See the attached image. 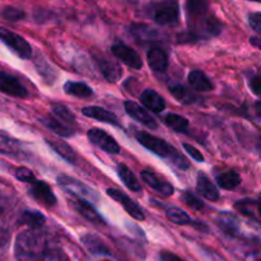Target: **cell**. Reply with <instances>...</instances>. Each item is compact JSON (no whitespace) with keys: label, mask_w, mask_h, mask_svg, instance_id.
Masks as SVG:
<instances>
[{"label":"cell","mask_w":261,"mask_h":261,"mask_svg":"<svg viewBox=\"0 0 261 261\" xmlns=\"http://www.w3.org/2000/svg\"><path fill=\"white\" fill-rule=\"evenodd\" d=\"M188 17L189 32L193 33L198 40L216 37L222 32L221 20L211 12L208 3L191 0L185 5Z\"/></svg>","instance_id":"1"},{"label":"cell","mask_w":261,"mask_h":261,"mask_svg":"<svg viewBox=\"0 0 261 261\" xmlns=\"http://www.w3.org/2000/svg\"><path fill=\"white\" fill-rule=\"evenodd\" d=\"M47 239L41 231L25 229L17 236L14 255L18 261H42L48 251Z\"/></svg>","instance_id":"2"},{"label":"cell","mask_w":261,"mask_h":261,"mask_svg":"<svg viewBox=\"0 0 261 261\" xmlns=\"http://www.w3.org/2000/svg\"><path fill=\"white\" fill-rule=\"evenodd\" d=\"M135 139L140 143L144 148H147L148 150H150L152 153H154L158 157L163 158V160L168 161L171 165H173L175 167H177L178 170L186 171L190 167V163L186 160L185 155L181 154L177 149L172 147V145L167 144V142L161 138L152 135L150 133L139 132L135 133Z\"/></svg>","instance_id":"3"},{"label":"cell","mask_w":261,"mask_h":261,"mask_svg":"<svg viewBox=\"0 0 261 261\" xmlns=\"http://www.w3.org/2000/svg\"><path fill=\"white\" fill-rule=\"evenodd\" d=\"M149 15L155 23L166 27H175L180 22V10L175 2H162L150 5Z\"/></svg>","instance_id":"4"},{"label":"cell","mask_w":261,"mask_h":261,"mask_svg":"<svg viewBox=\"0 0 261 261\" xmlns=\"http://www.w3.org/2000/svg\"><path fill=\"white\" fill-rule=\"evenodd\" d=\"M56 181H58L59 186H60L61 189L68 191L70 195L75 196V198L83 199V200H87V201L89 200L96 201L99 199L97 191H94L93 189L87 186L86 184H83L82 181L76 180V178L69 177V176H65V175H60L58 176Z\"/></svg>","instance_id":"5"},{"label":"cell","mask_w":261,"mask_h":261,"mask_svg":"<svg viewBox=\"0 0 261 261\" xmlns=\"http://www.w3.org/2000/svg\"><path fill=\"white\" fill-rule=\"evenodd\" d=\"M0 40L23 60L32 58V47L25 38L8 28L0 27Z\"/></svg>","instance_id":"6"},{"label":"cell","mask_w":261,"mask_h":261,"mask_svg":"<svg viewBox=\"0 0 261 261\" xmlns=\"http://www.w3.org/2000/svg\"><path fill=\"white\" fill-rule=\"evenodd\" d=\"M87 137H88L89 142L92 144L98 147L103 152L109 153V154H119L120 153L119 143L111 135L107 134L105 130L93 127V129H91L87 133Z\"/></svg>","instance_id":"7"},{"label":"cell","mask_w":261,"mask_h":261,"mask_svg":"<svg viewBox=\"0 0 261 261\" xmlns=\"http://www.w3.org/2000/svg\"><path fill=\"white\" fill-rule=\"evenodd\" d=\"M106 194L110 198L114 199L115 201L121 204L122 208L130 214V217H133V218L137 219V221H144L145 214L144 212H143V209L140 208L130 196H127L126 194L122 193L119 189H107Z\"/></svg>","instance_id":"8"},{"label":"cell","mask_w":261,"mask_h":261,"mask_svg":"<svg viewBox=\"0 0 261 261\" xmlns=\"http://www.w3.org/2000/svg\"><path fill=\"white\" fill-rule=\"evenodd\" d=\"M30 185L31 186L28 193H30V195L32 196L35 200L40 201L42 205L48 206V208L56 205L58 198L55 196L53 189H51V186L48 185V184H46L45 181L35 180L32 184H30Z\"/></svg>","instance_id":"9"},{"label":"cell","mask_w":261,"mask_h":261,"mask_svg":"<svg viewBox=\"0 0 261 261\" xmlns=\"http://www.w3.org/2000/svg\"><path fill=\"white\" fill-rule=\"evenodd\" d=\"M112 55L116 59L121 60L125 65H127L129 68L135 69V70H139L143 68V61L140 58L139 54L132 48L130 46L124 45V43H115L111 47Z\"/></svg>","instance_id":"10"},{"label":"cell","mask_w":261,"mask_h":261,"mask_svg":"<svg viewBox=\"0 0 261 261\" xmlns=\"http://www.w3.org/2000/svg\"><path fill=\"white\" fill-rule=\"evenodd\" d=\"M0 92L17 98L28 97V89L20 83L19 79L4 71H0Z\"/></svg>","instance_id":"11"},{"label":"cell","mask_w":261,"mask_h":261,"mask_svg":"<svg viewBox=\"0 0 261 261\" xmlns=\"http://www.w3.org/2000/svg\"><path fill=\"white\" fill-rule=\"evenodd\" d=\"M125 111L129 116H132L133 119L137 120L138 122H140L142 125H144L145 127H148L149 130H155L158 127L157 121H155L154 117L149 114L145 109H143L142 106L137 103L134 101H125L124 103Z\"/></svg>","instance_id":"12"},{"label":"cell","mask_w":261,"mask_h":261,"mask_svg":"<svg viewBox=\"0 0 261 261\" xmlns=\"http://www.w3.org/2000/svg\"><path fill=\"white\" fill-rule=\"evenodd\" d=\"M69 204H70L71 208L76 212V213L81 214L83 218H86L87 221L93 222V223H103V218L98 214V212L96 211L93 205H92L89 201L83 200V199L73 198L69 199Z\"/></svg>","instance_id":"13"},{"label":"cell","mask_w":261,"mask_h":261,"mask_svg":"<svg viewBox=\"0 0 261 261\" xmlns=\"http://www.w3.org/2000/svg\"><path fill=\"white\" fill-rule=\"evenodd\" d=\"M130 33L133 37L138 41V42H157L161 40L162 35L158 30L153 28L152 25L144 24V23H137V24H132L130 27Z\"/></svg>","instance_id":"14"},{"label":"cell","mask_w":261,"mask_h":261,"mask_svg":"<svg viewBox=\"0 0 261 261\" xmlns=\"http://www.w3.org/2000/svg\"><path fill=\"white\" fill-rule=\"evenodd\" d=\"M140 176H142V180L144 181L150 189H153L154 191L160 193L161 195L171 196L173 194V191H175V189H173V186L171 185L170 182L160 178L155 173H153L152 171L143 170Z\"/></svg>","instance_id":"15"},{"label":"cell","mask_w":261,"mask_h":261,"mask_svg":"<svg viewBox=\"0 0 261 261\" xmlns=\"http://www.w3.org/2000/svg\"><path fill=\"white\" fill-rule=\"evenodd\" d=\"M217 224H218L219 229L229 237H237L241 232L239 218L231 212L219 213L217 217Z\"/></svg>","instance_id":"16"},{"label":"cell","mask_w":261,"mask_h":261,"mask_svg":"<svg viewBox=\"0 0 261 261\" xmlns=\"http://www.w3.org/2000/svg\"><path fill=\"white\" fill-rule=\"evenodd\" d=\"M147 60L150 69L155 73H165L168 68L167 53L160 46H152L147 54Z\"/></svg>","instance_id":"17"},{"label":"cell","mask_w":261,"mask_h":261,"mask_svg":"<svg viewBox=\"0 0 261 261\" xmlns=\"http://www.w3.org/2000/svg\"><path fill=\"white\" fill-rule=\"evenodd\" d=\"M96 61L98 69L101 70L102 75L105 76L106 81L114 83V82H116L121 76L122 69L119 63L109 58H105V56H98V58H96Z\"/></svg>","instance_id":"18"},{"label":"cell","mask_w":261,"mask_h":261,"mask_svg":"<svg viewBox=\"0 0 261 261\" xmlns=\"http://www.w3.org/2000/svg\"><path fill=\"white\" fill-rule=\"evenodd\" d=\"M196 191L209 201H218L221 198L218 188L203 172H199L198 178H196Z\"/></svg>","instance_id":"19"},{"label":"cell","mask_w":261,"mask_h":261,"mask_svg":"<svg viewBox=\"0 0 261 261\" xmlns=\"http://www.w3.org/2000/svg\"><path fill=\"white\" fill-rule=\"evenodd\" d=\"M82 114L87 117H91L93 120H98L101 122H106V124L115 125V126H120L119 119L114 112L109 111V110L103 109L99 106H87L83 107Z\"/></svg>","instance_id":"20"},{"label":"cell","mask_w":261,"mask_h":261,"mask_svg":"<svg viewBox=\"0 0 261 261\" xmlns=\"http://www.w3.org/2000/svg\"><path fill=\"white\" fill-rule=\"evenodd\" d=\"M140 101L144 105L145 109L149 111L154 112V114H161L166 110V101L160 93L154 91V89H145L140 94Z\"/></svg>","instance_id":"21"},{"label":"cell","mask_w":261,"mask_h":261,"mask_svg":"<svg viewBox=\"0 0 261 261\" xmlns=\"http://www.w3.org/2000/svg\"><path fill=\"white\" fill-rule=\"evenodd\" d=\"M41 125H43L45 127H47L48 130H51L53 133H55L56 135L63 138H69L74 135V129H71L68 124H64L60 120H58L54 116H43L40 117Z\"/></svg>","instance_id":"22"},{"label":"cell","mask_w":261,"mask_h":261,"mask_svg":"<svg viewBox=\"0 0 261 261\" xmlns=\"http://www.w3.org/2000/svg\"><path fill=\"white\" fill-rule=\"evenodd\" d=\"M45 222L46 217L41 212L33 211V209L24 211L20 214L19 219H18V223L27 226L28 229H33V231H40V228H42Z\"/></svg>","instance_id":"23"},{"label":"cell","mask_w":261,"mask_h":261,"mask_svg":"<svg viewBox=\"0 0 261 261\" xmlns=\"http://www.w3.org/2000/svg\"><path fill=\"white\" fill-rule=\"evenodd\" d=\"M116 171L120 180L122 181V184H124L130 191H134V193H140V191H142V185H140L139 180H138L135 173L133 172L126 165H124V163H119L116 167Z\"/></svg>","instance_id":"24"},{"label":"cell","mask_w":261,"mask_h":261,"mask_svg":"<svg viewBox=\"0 0 261 261\" xmlns=\"http://www.w3.org/2000/svg\"><path fill=\"white\" fill-rule=\"evenodd\" d=\"M82 242L87 247L89 252L93 255H102V256H110V250L107 249L106 244L94 233H86L82 236Z\"/></svg>","instance_id":"25"},{"label":"cell","mask_w":261,"mask_h":261,"mask_svg":"<svg viewBox=\"0 0 261 261\" xmlns=\"http://www.w3.org/2000/svg\"><path fill=\"white\" fill-rule=\"evenodd\" d=\"M188 82L193 89L198 92H211L214 89V84L203 71L193 70L188 76Z\"/></svg>","instance_id":"26"},{"label":"cell","mask_w":261,"mask_h":261,"mask_svg":"<svg viewBox=\"0 0 261 261\" xmlns=\"http://www.w3.org/2000/svg\"><path fill=\"white\" fill-rule=\"evenodd\" d=\"M234 208L242 216L259 221V200L257 199L246 198L237 200L234 204Z\"/></svg>","instance_id":"27"},{"label":"cell","mask_w":261,"mask_h":261,"mask_svg":"<svg viewBox=\"0 0 261 261\" xmlns=\"http://www.w3.org/2000/svg\"><path fill=\"white\" fill-rule=\"evenodd\" d=\"M20 153H22L20 142L8 135L7 133L0 132V154L17 157Z\"/></svg>","instance_id":"28"},{"label":"cell","mask_w":261,"mask_h":261,"mask_svg":"<svg viewBox=\"0 0 261 261\" xmlns=\"http://www.w3.org/2000/svg\"><path fill=\"white\" fill-rule=\"evenodd\" d=\"M64 92L76 98H89L93 96V89L83 82L68 81L64 84Z\"/></svg>","instance_id":"29"},{"label":"cell","mask_w":261,"mask_h":261,"mask_svg":"<svg viewBox=\"0 0 261 261\" xmlns=\"http://www.w3.org/2000/svg\"><path fill=\"white\" fill-rule=\"evenodd\" d=\"M14 211V201L9 195L0 193V229L7 228Z\"/></svg>","instance_id":"30"},{"label":"cell","mask_w":261,"mask_h":261,"mask_svg":"<svg viewBox=\"0 0 261 261\" xmlns=\"http://www.w3.org/2000/svg\"><path fill=\"white\" fill-rule=\"evenodd\" d=\"M216 180L219 188L223 189V190H233L241 184V176H240V173H237V171L228 170L218 173L216 176Z\"/></svg>","instance_id":"31"},{"label":"cell","mask_w":261,"mask_h":261,"mask_svg":"<svg viewBox=\"0 0 261 261\" xmlns=\"http://www.w3.org/2000/svg\"><path fill=\"white\" fill-rule=\"evenodd\" d=\"M46 143H47V145L51 148V149L55 150V152L58 153L63 160H65L66 162L71 163V165L76 162L75 152H74L73 148H71L69 144L61 142V140H51V139L46 140Z\"/></svg>","instance_id":"32"},{"label":"cell","mask_w":261,"mask_h":261,"mask_svg":"<svg viewBox=\"0 0 261 261\" xmlns=\"http://www.w3.org/2000/svg\"><path fill=\"white\" fill-rule=\"evenodd\" d=\"M170 92L178 102L185 105H191L195 103V102L199 101V96L193 92L191 89L186 88L182 84H176V86L170 87Z\"/></svg>","instance_id":"33"},{"label":"cell","mask_w":261,"mask_h":261,"mask_svg":"<svg viewBox=\"0 0 261 261\" xmlns=\"http://www.w3.org/2000/svg\"><path fill=\"white\" fill-rule=\"evenodd\" d=\"M165 124L178 134H186L189 132V120L177 114H167L165 116Z\"/></svg>","instance_id":"34"},{"label":"cell","mask_w":261,"mask_h":261,"mask_svg":"<svg viewBox=\"0 0 261 261\" xmlns=\"http://www.w3.org/2000/svg\"><path fill=\"white\" fill-rule=\"evenodd\" d=\"M35 66L37 69L38 74L43 78V81L48 84H53L56 79V73L55 69L48 64V61L46 59H43L42 56L40 58H36L35 60Z\"/></svg>","instance_id":"35"},{"label":"cell","mask_w":261,"mask_h":261,"mask_svg":"<svg viewBox=\"0 0 261 261\" xmlns=\"http://www.w3.org/2000/svg\"><path fill=\"white\" fill-rule=\"evenodd\" d=\"M167 218L172 223L178 224V226H186V224H190L193 222L190 216L185 211L176 208V206H171V208L167 209Z\"/></svg>","instance_id":"36"},{"label":"cell","mask_w":261,"mask_h":261,"mask_svg":"<svg viewBox=\"0 0 261 261\" xmlns=\"http://www.w3.org/2000/svg\"><path fill=\"white\" fill-rule=\"evenodd\" d=\"M51 111H53L54 117H56L58 120H60L61 122H68V124H73L75 121V115L70 111L66 106L64 105H53L51 107Z\"/></svg>","instance_id":"37"},{"label":"cell","mask_w":261,"mask_h":261,"mask_svg":"<svg viewBox=\"0 0 261 261\" xmlns=\"http://www.w3.org/2000/svg\"><path fill=\"white\" fill-rule=\"evenodd\" d=\"M0 15L5 20H9V22H19V20L25 18V13L22 9L15 7H4L0 12Z\"/></svg>","instance_id":"38"},{"label":"cell","mask_w":261,"mask_h":261,"mask_svg":"<svg viewBox=\"0 0 261 261\" xmlns=\"http://www.w3.org/2000/svg\"><path fill=\"white\" fill-rule=\"evenodd\" d=\"M181 200H182L186 205L190 206L191 209H194V211L200 212L205 208V205H204L203 201L200 200V198H198V196H196L195 194L191 193V191H184L182 195H181Z\"/></svg>","instance_id":"39"},{"label":"cell","mask_w":261,"mask_h":261,"mask_svg":"<svg viewBox=\"0 0 261 261\" xmlns=\"http://www.w3.org/2000/svg\"><path fill=\"white\" fill-rule=\"evenodd\" d=\"M14 176L18 181H20V182H24V184H32L33 181L36 180V177H35V175H33L32 171L28 170V168H25V167L17 168Z\"/></svg>","instance_id":"40"},{"label":"cell","mask_w":261,"mask_h":261,"mask_svg":"<svg viewBox=\"0 0 261 261\" xmlns=\"http://www.w3.org/2000/svg\"><path fill=\"white\" fill-rule=\"evenodd\" d=\"M42 261H69L68 255L60 249H51L46 254L45 259Z\"/></svg>","instance_id":"41"},{"label":"cell","mask_w":261,"mask_h":261,"mask_svg":"<svg viewBox=\"0 0 261 261\" xmlns=\"http://www.w3.org/2000/svg\"><path fill=\"white\" fill-rule=\"evenodd\" d=\"M182 148L189 153V154H190V157L193 158L194 161H196V162H204V155L201 154L200 150L196 149L194 145L189 144V143H184Z\"/></svg>","instance_id":"42"},{"label":"cell","mask_w":261,"mask_h":261,"mask_svg":"<svg viewBox=\"0 0 261 261\" xmlns=\"http://www.w3.org/2000/svg\"><path fill=\"white\" fill-rule=\"evenodd\" d=\"M249 23L252 30L256 33H260L261 31V14L260 12H254L249 14Z\"/></svg>","instance_id":"43"},{"label":"cell","mask_w":261,"mask_h":261,"mask_svg":"<svg viewBox=\"0 0 261 261\" xmlns=\"http://www.w3.org/2000/svg\"><path fill=\"white\" fill-rule=\"evenodd\" d=\"M260 76L257 74H251V78H250V88L254 92L256 96H260Z\"/></svg>","instance_id":"44"},{"label":"cell","mask_w":261,"mask_h":261,"mask_svg":"<svg viewBox=\"0 0 261 261\" xmlns=\"http://www.w3.org/2000/svg\"><path fill=\"white\" fill-rule=\"evenodd\" d=\"M161 260L162 261H185L182 257L177 256L176 254L170 251H162L161 252Z\"/></svg>","instance_id":"45"},{"label":"cell","mask_w":261,"mask_h":261,"mask_svg":"<svg viewBox=\"0 0 261 261\" xmlns=\"http://www.w3.org/2000/svg\"><path fill=\"white\" fill-rule=\"evenodd\" d=\"M250 42H251L252 45L255 46V47H257V48L260 47V38L257 37V36H256V37H251V38H250Z\"/></svg>","instance_id":"46"}]
</instances>
